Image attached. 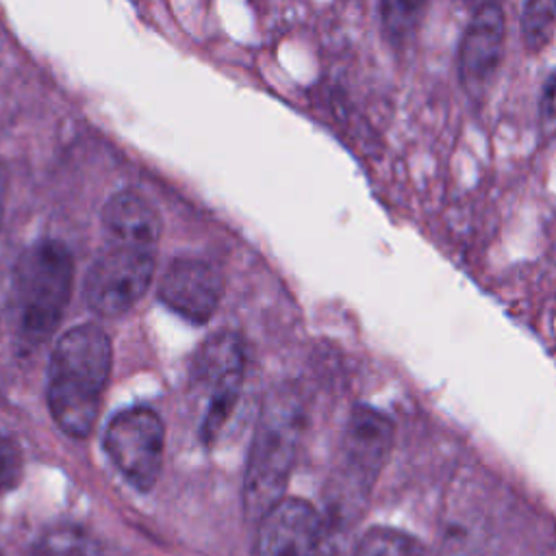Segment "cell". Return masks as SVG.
Segmentation results:
<instances>
[{"mask_svg":"<svg viewBox=\"0 0 556 556\" xmlns=\"http://www.w3.org/2000/svg\"><path fill=\"white\" fill-rule=\"evenodd\" d=\"M111 356L106 332L91 324L76 326L56 341L50 358L48 406L65 434L83 439L91 432L109 380Z\"/></svg>","mask_w":556,"mask_h":556,"instance_id":"1","label":"cell"},{"mask_svg":"<svg viewBox=\"0 0 556 556\" xmlns=\"http://www.w3.org/2000/svg\"><path fill=\"white\" fill-rule=\"evenodd\" d=\"M302 430L300 397L289 389L274 391L261 410L243 480V510L250 519L258 521L282 500Z\"/></svg>","mask_w":556,"mask_h":556,"instance_id":"2","label":"cell"},{"mask_svg":"<svg viewBox=\"0 0 556 556\" xmlns=\"http://www.w3.org/2000/svg\"><path fill=\"white\" fill-rule=\"evenodd\" d=\"M74 261L70 250L54 239L26 248L13 269V313L20 334L30 343L46 341L72 293Z\"/></svg>","mask_w":556,"mask_h":556,"instance_id":"3","label":"cell"},{"mask_svg":"<svg viewBox=\"0 0 556 556\" xmlns=\"http://www.w3.org/2000/svg\"><path fill=\"white\" fill-rule=\"evenodd\" d=\"M393 445V424L369 406H356L348 419L341 443L339 513L358 504L376 482Z\"/></svg>","mask_w":556,"mask_h":556,"instance_id":"4","label":"cell"},{"mask_svg":"<svg viewBox=\"0 0 556 556\" xmlns=\"http://www.w3.org/2000/svg\"><path fill=\"white\" fill-rule=\"evenodd\" d=\"M104 447L135 489L150 491L163 467L165 426L150 408H126L106 426Z\"/></svg>","mask_w":556,"mask_h":556,"instance_id":"5","label":"cell"},{"mask_svg":"<svg viewBox=\"0 0 556 556\" xmlns=\"http://www.w3.org/2000/svg\"><path fill=\"white\" fill-rule=\"evenodd\" d=\"M154 276V250L109 243L85 278L91 311L113 317L126 313L148 291Z\"/></svg>","mask_w":556,"mask_h":556,"instance_id":"6","label":"cell"},{"mask_svg":"<svg viewBox=\"0 0 556 556\" xmlns=\"http://www.w3.org/2000/svg\"><path fill=\"white\" fill-rule=\"evenodd\" d=\"M328 530L302 500L282 497L261 519L252 556H326Z\"/></svg>","mask_w":556,"mask_h":556,"instance_id":"7","label":"cell"},{"mask_svg":"<svg viewBox=\"0 0 556 556\" xmlns=\"http://www.w3.org/2000/svg\"><path fill=\"white\" fill-rule=\"evenodd\" d=\"M506 41V22L500 2H486L473 9L458 48V78L469 98L482 100L495 80Z\"/></svg>","mask_w":556,"mask_h":556,"instance_id":"8","label":"cell"},{"mask_svg":"<svg viewBox=\"0 0 556 556\" xmlns=\"http://www.w3.org/2000/svg\"><path fill=\"white\" fill-rule=\"evenodd\" d=\"M159 298L180 317L204 324L219 306L222 278L204 261L176 258L161 280Z\"/></svg>","mask_w":556,"mask_h":556,"instance_id":"9","label":"cell"},{"mask_svg":"<svg viewBox=\"0 0 556 556\" xmlns=\"http://www.w3.org/2000/svg\"><path fill=\"white\" fill-rule=\"evenodd\" d=\"M102 228L109 243L154 250L161 237V217L137 191H119L102 208Z\"/></svg>","mask_w":556,"mask_h":556,"instance_id":"10","label":"cell"},{"mask_svg":"<svg viewBox=\"0 0 556 556\" xmlns=\"http://www.w3.org/2000/svg\"><path fill=\"white\" fill-rule=\"evenodd\" d=\"M243 345L237 334L222 332L211 337L198 352L193 363V376L200 384L213 389L215 384L232 378L243 376Z\"/></svg>","mask_w":556,"mask_h":556,"instance_id":"11","label":"cell"},{"mask_svg":"<svg viewBox=\"0 0 556 556\" xmlns=\"http://www.w3.org/2000/svg\"><path fill=\"white\" fill-rule=\"evenodd\" d=\"M430 0H380V24L389 41L404 46L419 30Z\"/></svg>","mask_w":556,"mask_h":556,"instance_id":"12","label":"cell"},{"mask_svg":"<svg viewBox=\"0 0 556 556\" xmlns=\"http://www.w3.org/2000/svg\"><path fill=\"white\" fill-rule=\"evenodd\" d=\"M519 30L528 52H543L556 33V0H526Z\"/></svg>","mask_w":556,"mask_h":556,"instance_id":"13","label":"cell"},{"mask_svg":"<svg viewBox=\"0 0 556 556\" xmlns=\"http://www.w3.org/2000/svg\"><path fill=\"white\" fill-rule=\"evenodd\" d=\"M33 556H102L98 541L78 526H56L41 534Z\"/></svg>","mask_w":556,"mask_h":556,"instance_id":"14","label":"cell"},{"mask_svg":"<svg viewBox=\"0 0 556 556\" xmlns=\"http://www.w3.org/2000/svg\"><path fill=\"white\" fill-rule=\"evenodd\" d=\"M354 556H428V552L415 536L402 530L371 528L361 536Z\"/></svg>","mask_w":556,"mask_h":556,"instance_id":"15","label":"cell"},{"mask_svg":"<svg viewBox=\"0 0 556 556\" xmlns=\"http://www.w3.org/2000/svg\"><path fill=\"white\" fill-rule=\"evenodd\" d=\"M24 460L17 443L0 434V493L11 491L22 480Z\"/></svg>","mask_w":556,"mask_h":556,"instance_id":"16","label":"cell"},{"mask_svg":"<svg viewBox=\"0 0 556 556\" xmlns=\"http://www.w3.org/2000/svg\"><path fill=\"white\" fill-rule=\"evenodd\" d=\"M539 119L545 132H556V72L543 85L539 100Z\"/></svg>","mask_w":556,"mask_h":556,"instance_id":"17","label":"cell"},{"mask_svg":"<svg viewBox=\"0 0 556 556\" xmlns=\"http://www.w3.org/2000/svg\"><path fill=\"white\" fill-rule=\"evenodd\" d=\"M439 556H480V552L467 534L450 532L447 539L443 541V547H441Z\"/></svg>","mask_w":556,"mask_h":556,"instance_id":"18","label":"cell"},{"mask_svg":"<svg viewBox=\"0 0 556 556\" xmlns=\"http://www.w3.org/2000/svg\"><path fill=\"white\" fill-rule=\"evenodd\" d=\"M486 2H495V0H467V4H471L473 9H478L480 4H486Z\"/></svg>","mask_w":556,"mask_h":556,"instance_id":"19","label":"cell"},{"mask_svg":"<svg viewBox=\"0 0 556 556\" xmlns=\"http://www.w3.org/2000/svg\"><path fill=\"white\" fill-rule=\"evenodd\" d=\"M0 222H2V191H0Z\"/></svg>","mask_w":556,"mask_h":556,"instance_id":"20","label":"cell"}]
</instances>
